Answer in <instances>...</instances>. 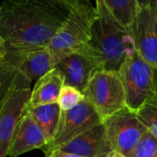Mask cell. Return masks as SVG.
<instances>
[{"label": "cell", "instance_id": "13", "mask_svg": "<svg viewBox=\"0 0 157 157\" xmlns=\"http://www.w3.org/2000/svg\"><path fill=\"white\" fill-rule=\"evenodd\" d=\"M8 60L10 61L31 82L38 81L57 65L47 47L35 49L17 58Z\"/></svg>", "mask_w": 157, "mask_h": 157}, {"label": "cell", "instance_id": "22", "mask_svg": "<svg viewBox=\"0 0 157 157\" xmlns=\"http://www.w3.org/2000/svg\"><path fill=\"white\" fill-rule=\"evenodd\" d=\"M7 54H8V51H7L6 42L3 39V37L0 35V60L5 58L6 56H7Z\"/></svg>", "mask_w": 157, "mask_h": 157}, {"label": "cell", "instance_id": "10", "mask_svg": "<svg viewBox=\"0 0 157 157\" xmlns=\"http://www.w3.org/2000/svg\"><path fill=\"white\" fill-rule=\"evenodd\" d=\"M56 67L63 74L65 85L72 86L82 94L94 74L99 70L94 60L83 52L63 58Z\"/></svg>", "mask_w": 157, "mask_h": 157}, {"label": "cell", "instance_id": "9", "mask_svg": "<svg viewBox=\"0 0 157 157\" xmlns=\"http://www.w3.org/2000/svg\"><path fill=\"white\" fill-rule=\"evenodd\" d=\"M31 94L30 88L17 91L10 98L0 114V157L9 156L15 131L29 108Z\"/></svg>", "mask_w": 157, "mask_h": 157}, {"label": "cell", "instance_id": "6", "mask_svg": "<svg viewBox=\"0 0 157 157\" xmlns=\"http://www.w3.org/2000/svg\"><path fill=\"white\" fill-rule=\"evenodd\" d=\"M101 123H103L102 118L85 98L74 108L61 111L56 135L53 140L43 149L45 155L47 156L53 151L61 148L76 137Z\"/></svg>", "mask_w": 157, "mask_h": 157}, {"label": "cell", "instance_id": "25", "mask_svg": "<svg viewBox=\"0 0 157 157\" xmlns=\"http://www.w3.org/2000/svg\"><path fill=\"white\" fill-rule=\"evenodd\" d=\"M152 5H153L154 10H155V14H156V17H157V0H155V1H154V3H153Z\"/></svg>", "mask_w": 157, "mask_h": 157}, {"label": "cell", "instance_id": "4", "mask_svg": "<svg viewBox=\"0 0 157 157\" xmlns=\"http://www.w3.org/2000/svg\"><path fill=\"white\" fill-rule=\"evenodd\" d=\"M155 71L136 51L127 57L119 69L127 107L133 112L157 94Z\"/></svg>", "mask_w": 157, "mask_h": 157}, {"label": "cell", "instance_id": "8", "mask_svg": "<svg viewBox=\"0 0 157 157\" xmlns=\"http://www.w3.org/2000/svg\"><path fill=\"white\" fill-rule=\"evenodd\" d=\"M129 32L136 52L157 70V17L153 5L140 8Z\"/></svg>", "mask_w": 157, "mask_h": 157}, {"label": "cell", "instance_id": "11", "mask_svg": "<svg viewBox=\"0 0 157 157\" xmlns=\"http://www.w3.org/2000/svg\"><path fill=\"white\" fill-rule=\"evenodd\" d=\"M59 150L84 157H105L111 151L103 123L76 137Z\"/></svg>", "mask_w": 157, "mask_h": 157}, {"label": "cell", "instance_id": "1", "mask_svg": "<svg viewBox=\"0 0 157 157\" xmlns=\"http://www.w3.org/2000/svg\"><path fill=\"white\" fill-rule=\"evenodd\" d=\"M78 0H3L0 35L6 42L5 58L46 47Z\"/></svg>", "mask_w": 157, "mask_h": 157}, {"label": "cell", "instance_id": "14", "mask_svg": "<svg viewBox=\"0 0 157 157\" xmlns=\"http://www.w3.org/2000/svg\"><path fill=\"white\" fill-rule=\"evenodd\" d=\"M64 85L65 80L63 74L55 67L36 82L32 90L29 107L56 104Z\"/></svg>", "mask_w": 157, "mask_h": 157}, {"label": "cell", "instance_id": "3", "mask_svg": "<svg viewBox=\"0 0 157 157\" xmlns=\"http://www.w3.org/2000/svg\"><path fill=\"white\" fill-rule=\"evenodd\" d=\"M98 17L99 12L90 0H78L74 5L68 17L46 46L56 63L86 47Z\"/></svg>", "mask_w": 157, "mask_h": 157}, {"label": "cell", "instance_id": "16", "mask_svg": "<svg viewBox=\"0 0 157 157\" xmlns=\"http://www.w3.org/2000/svg\"><path fill=\"white\" fill-rule=\"evenodd\" d=\"M28 110L42 128L48 145L53 140L59 123L61 109L58 104L56 103L36 107H29Z\"/></svg>", "mask_w": 157, "mask_h": 157}, {"label": "cell", "instance_id": "18", "mask_svg": "<svg viewBox=\"0 0 157 157\" xmlns=\"http://www.w3.org/2000/svg\"><path fill=\"white\" fill-rule=\"evenodd\" d=\"M135 113L147 130L157 139V94Z\"/></svg>", "mask_w": 157, "mask_h": 157}, {"label": "cell", "instance_id": "2", "mask_svg": "<svg viewBox=\"0 0 157 157\" xmlns=\"http://www.w3.org/2000/svg\"><path fill=\"white\" fill-rule=\"evenodd\" d=\"M99 17L92 28L91 40L82 51L88 55L99 70L118 72L135 46L128 29L107 10L104 0H95Z\"/></svg>", "mask_w": 157, "mask_h": 157}, {"label": "cell", "instance_id": "20", "mask_svg": "<svg viewBox=\"0 0 157 157\" xmlns=\"http://www.w3.org/2000/svg\"><path fill=\"white\" fill-rule=\"evenodd\" d=\"M129 157H157V139L147 130Z\"/></svg>", "mask_w": 157, "mask_h": 157}, {"label": "cell", "instance_id": "7", "mask_svg": "<svg viewBox=\"0 0 157 157\" xmlns=\"http://www.w3.org/2000/svg\"><path fill=\"white\" fill-rule=\"evenodd\" d=\"M112 150L129 157L147 128L136 113L126 107L103 120Z\"/></svg>", "mask_w": 157, "mask_h": 157}, {"label": "cell", "instance_id": "24", "mask_svg": "<svg viewBox=\"0 0 157 157\" xmlns=\"http://www.w3.org/2000/svg\"><path fill=\"white\" fill-rule=\"evenodd\" d=\"M138 1H139V4L140 7H144V6L152 5L155 0H138Z\"/></svg>", "mask_w": 157, "mask_h": 157}, {"label": "cell", "instance_id": "19", "mask_svg": "<svg viewBox=\"0 0 157 157\" xmlns=\"http://www.w3.org/2000/svg\"><path fill=\"white\" fill-rule=\"evenodd\" d=\"M83 100L84 95L81 91L72 86L64 85L60 92L57 104L61 111H67L77 106Z\"/></svg>", "mask_w": 157, "mask_h": 157}, {"label": "cell", "instance_id": "12", "mask_svg": "<svg viewBox=\"0 0 157 157\" xmlns=\"http://www.w3.org/2000/svg\"><path fill=\"white\" fill-rule=\"evenodd\" d=\"M46 146L47 140L42 128L35 121L29 110H27L15 131L9 156L17 157L27 151L43 149Z\"/></svg>", "mask_w": 157, "mask_h": 157}, {"label": "cell", "instance_id": "23", "mask_svg": "<svg viewBox=\"0 0 157 157\" xmlns=\"http://www.w3.org/2000/svg\"><path fill=\"white\" fill-rule=\"evenodd\" d=\"M105 157H127V156H125L123 153H121V152H119L117 151L112 150Z\"/></svg>", "mask_w": 157, "mask_h": 157}, {"label": "cell", "instance_id": "5", "mask_svg": "<svg viewBox=\"0 0 157 157\" xmlns=\"http://www.w3.org/2000/svg\"><path fill=\"white\" fill-rule=\"evenodd\" d=\"M102 120L127 107L124 86L117 71L98 70L83 92Z\"/></svg>", "mask_w": 157, "mask_h": 157}, {"label": "cell", "instance_id": "21", "mask_svg": "<svg viewBox=\"0 0 157 157\" xmlns=\"http://www.w3.org/2000/svg\"><path fill=\"white\" fill-rule=\"evenodd\" d=\"M46 157H84V156H81V155L70 153V152H66V151H63L57 149V150L53 151Z\"/></svg>", "mask_w": 157, "mask_h": 157}, {"label": "cell", "instance_id": "17", "mask_svg": "<svg viewBox=\"0 0 157 157\" xmlns=\"http://www.w3.org/2000/svg\"><path fill=\"white\" fill-rule=\"evenodd\" d=\"M104 3L114 18L129 30L140 8L138 0H104Z\"/></svg>", "mask_w": 157, "mask_h": 157}, {"label": "cell", "instance_id": "15", "mask_svg": "<svg viewBox=\"0 0 157 157\" xmlns=\"http://www.w3.org/2000/svg\"><path fill=\"white\" fill-rule=\"evenodd\" d=\"M31 82L8 59L0 60V114L14 93L29 89Z\"/></svg>", "mask_w": 157, "mask_h": 157}]
</instances>
